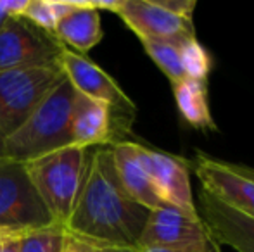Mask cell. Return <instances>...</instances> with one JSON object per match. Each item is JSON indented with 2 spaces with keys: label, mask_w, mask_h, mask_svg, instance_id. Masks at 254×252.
<instances>
[{
  "label": "cell",
  "mask_w": 254,
  "mask_h": 252,
  "mask_svg": "<svg viewBox=\"0 0 254 252\" xmlns=\"http://www.w3.org/2000/svg\"><path fill=\"white\" fill-rule=\"evenodd\" d=\"M107 252H137V247L135 249H109Z\"/></svg>",
  "instance_id": "27"
},
{
  "label": "cell",
  "mask_w": 254,
  "mask_h": 252,
  "mask_svg": "<svg viewBox=\"0 0 254 252\" xmlns=\"http://www.w3.org/2000/svg\"><path fill=\"white\" fill-rule=\"evenodd\" d=\"M109 247H102V246H95V244L85 242L81 239L69 235L66 232V240H64V246L61 252H107Z\"/></svg>",
  "instance_id": "21"
},
{
  "label": "cell",
  "mask_w": 254,
  "mask_h": 252,
  "mask_svg": "<svg viewBox=\"0 0 254 252\" xmlns=\"http://www.w3.org/2000/svg\"><path fill=\"white\" fill-rule=\"evenodd\" d=\"M211 235L199 212H187L170 205L149 211L137 247L184 249L211 242Z\"/></svg>",
  "instance_id": "7"
},
{
  "label": "cell",
  "mask_w": 254,
  "mask_h": 252,
  "mask_svg": "<svg viewBox=\"0 0 254 252\" xmlns=\"http://www.w3.org/2000/svg\"><path fill=\"white\" fill-rule=\"evenodd\" d=\"M140 155L151 175L154 190L164 205L187 212H199L190 185V162L170 152L140 144Z\"/></svg>",
  "instance_id": "11"
},
{
  "label": "cell",
  "mask_w": 254,
  "mask_h": 252,
  "mask_svg": "<svg viewBox=\"0 0 254 252\" xmlns=\"http://www.w3.org/2000/svg\"><path fill=\"white\" fill-rule=\"evenodd\" d=\"M63 78L61 66L0 71V140L23 125Z\"/></svg>",
  "instance_id": "4"
},
{
  "label": "cell",
  "mask_w": 254,
  "mask_h": 252,
  "mask_svg": "<svg viewBox=\"0 0 254 252\" xmlns=\"http://www.w3.org/2000/svg\"><path fill=\"white\" fill-rule=\"evenodd\" d=\"M63 49L52 33L23 16H7L0 24V71L59 66Z\"/></svg>",
  "instance_id": "6"
},
{
  "label": "cell",
  "mask_w": 254,
  "mask_h": 252,
  "mask_svg": "<svg viewBox=\"0 0 254 252\" xmlns=\"http://www.w3.org/2000/svg\"><path fill=\"white\" fill-rule=\"evenodd\" d=\"M73 10L71 0H30L23 17L33 23L35 26L52 33L56 24Z\"/></svg>",
  "instance_id": "19"
},
{
  "label": "cell",
  "mask_w": 254,
  "mask_h": 252,
  "mask_svg": "<svg viewBox=\"0 0 254 252\" xmlns=\"http://www.w3.org/2000/svg\"><path fill=\"white\" fill-rule=\"evenodd\" d=\"M145 54L152 59L154 64L168 76L171 83L185 78L184 67L180 61V49L177 44L161 40H140Z\"/></svg>",
  "instance_id": "18"
},
{
  "label": "cell",
  "mask_w": 254,
  "mask_h": 252,
  "mask_svg": "<svg viewBox=\"0 0 254 252\" xmlns=\"http://www.w3.org/2000/svg\"><path fill=\"white\" fill-rule=\"evenodd\" d=\"M57 225L26 175L23 162L0 159V228L31 232Z\"/></svg>",
  "instance_id": "5"
},
{
  "label": "cell",
  "mask_w": 254,
  "mask_h": 252,
  "mask_svg": "<svg viewBox=\"0 0 254 252\" xmlns=\"http://www.w3.org/2000/svg\"><path fill=\"white\" fill-rule=\"evenodd\" d=\"M177 109L184 121L195 130H216L207 99V83L184 78L171 83Z\"/></svg>",
  "instance_id": "16"
},
{
  "label": "cell",
  "mask_w": 254,
  "mask_h": 252,
  "mask_svg": "<svg viewBox=\"0 0 254 252\" xmlns=\"http://www.w3.org/2000/svg\"><path fill=\"white\" fill-rule=\"evenodd\" d=\"M88 151L90 149L67 145L51 154L23 162L38 197L52 214L54 221L61 226L67 223L80 194Z\"/></svg>",
  "instance_id": "3"
},
{
  "label": "cell",
  "mask_w": 254,
  "mask_h": 252,
  "mask_svg": "<svg viewBox=\"0 0 254 252\" xmlns=\"http://www.w3.org/2000/svg\"><path fill=\"white\" fill-rule=\"evenodd\" d=\"M59 66L71 87L81 95L107 102L121 118L131 121L135 114V104L121 90L116 80L109 76L102 67L88 57L64 47L59 57Z\"/></svg>",
  "instance_id": "9"
},
{
  "label": "cell",
  "mask_w": 254,
  "mask_h": 252,
  "mask_svg": "<svg viewBox=\"0 0 254 252\" xmlns=\"http://www.w3.org/2000/svg\"><path fill=\"white\" fill-rule=\"evenodd\" d=\"M66 240V230L61 225L26 232L19 240V252H61Z\"/></svg>",
  "instance_id": "20"
},
{
  "label": "cell",
  "mask_w": 254,
  "mask_h": 252,
  "mask_svg": "<svg viewBox=\"0 0 254 252\" xmlns=\"http://www.w3.org/2000/svg\"><path fill=\"white\" fill-rule=\"evenodd\" d=\"M114 14L140 40H161L180 45L195 37L194 21L170 12L157 0H120Z\"/></svg>",
  "instance_id": "8"
},
{
  "label": "cell",
  "mask_w": 254,
  "mask_h": 252,
  "mask_svg": "<svg viewBox=\"0 0 254 252\" xmlns=\"http://www.w3.org/2000/svg\"><path fill=\"white\" fill-rule=\"evenodd\" d=\"M149 209L128 197L118 180L111 145L88 151L80 194L67 223L69 235L109 249H135Z\"/></svg>",
  "instance_id": "1"
},
{
  "label": "cell",
  "mask_w": 254,
  "mask_h": 252,
  "mask_svg": "<svg viewBox=\"0 0 254 252\" xmlns=\"http://www.w3.org/2000/svg\"><path fill=\"white\" fill-rule=\"evenodd\" d=\"M7 17V12H5V9H3V2L0 0V24H2V21Z\"/></svg>",
  "instance_id": "26"
},
{
  "label": "cell",
  "mask_w": 254,
  "mask_h": 252,
  "mask_svg": "<svg viewBox=\"0 0 254 252\" xmlns=\"http://www.w3.org/2000/svg\"><path fill=\"white\" fill-rule=\"evenodd\" d=\"M199 216L211 239L218 246H228L235 252H254V218L199 190Z\"/></svg>",
  "instance_id": "13"
},
{
  "label": "cell",
  "mask_w": 254,
  "mask_h": 252,
  "mask_svg": "<svg viewBox=\"0 0 254 252\" xmlns=\"http://www.w3.org/2000/svg\"><path fill=\"white\" fill-rule=\"evenodd\" d=\"M76 90L66 76L47 94L16 131L0 140V159L28 162L71 142V112Z\"/></svg>",
  "instance_id": "2"
},
{
  "label": "cell",
  "mask_w": 254,
  "mask_h": 252,
  "mask_svg": "<svg viewBox=\"0 0 254 252\" xmlns=\"http://www.w3.org/2000/svg\"><path fill=\"white\" fill-rule=\"evenodd\" d=\"M137 252H221L220 246L214 240L202 246L184 247V249H161V247H137Z\"/></svg>",
  "instance_id": "22"
},
{
  "label": "cell",
  "mask_w": 254,
  "mask_h": 252,
  "mask_svg": "<svg viewBox=\"0 0 254 252\" xmlns=\"http://www.w3.org/2000/svg\"><path fill=\"white\" fill-rule=\"evenodd\" d=\"M23 237V235H21ZM21 237H17V239L10 240V242L3 244L2 247H0V252H19V240Z\"/></svg>",
  "instance_id": "24"
},
{
  "label": "cell",
  "mask_w": 254,
  "mask_h": 252,
  "mask_svg": "<svg viewBox=\"0 0 254 252\" xmlns=\"http://www.w3.org/2000/svg\"><path fill=\"white\" fill-rule=\"evenodd\" d=\"M113 162L121 187L142 207L152 209L164 205L154 190L151 175L140 155V144L131 140H120L111 145Z\"/></svg>",
  "instance_id": "14"
},
{
  "label": "cell",
  "mask_w": 254,
  "mask_h": 252,
  "mask_svg": "<svg viewBox=\"0 0 254 252\" xmlns=\"http://www.w3.org/2000/svg\"><path fill=\"white\" fill-rule=\"evenodd\" d=\"M190 164L201 189L254 218V182L237 171L234 162L221 161L197 151Z\"/></svg>",
  "instance_id": "12"
},
{
  "label": "cell",
  "mask_w": 254,
  "mask_h": 252,
  "mask_svg": "<svg viewBox=\"0 0 254 252\" xmlns=\"http://www.w3.org/2000/svg\"><path fill=\"white\" fill-rule=\"evenodd\" d=\"M178 49H180V61L185 78L207 83V76L214 67V59L211 52L195 37L182 42Z\"/></svg>",
  "instance_id": "17"
},
{
  "label": "cell",
  "mask_w": 254,
  "mask_h": 252,
  "mask_svg": "<svg viewBox=\"0 0 254 252\" xmlns=\"http://www.w3.org/2000/svg\"><path fill=\"white\" fill-rule=\"evenodd\" d=\"M26 232H17V230H9V228H0V247L3 246V244L10 242V240L17 239V237L24 235Z\"/></svg>",
  "instance_id": "23"
},
{
  "label": "cell",
  "mask_w": 254,
  "mask_h": 252,
  "mask_svg": "<svg viewBox=\"0 0 254 252\" xmlns=\"http://www.w3.org/2000/svg\"><path fill=\"white\" fill-rule=\"evenodd\" d=\"M73 10L66 14L56 24L52 35L69 50L76 54H87L101 44L104 31L101 12L94 7V0H71Z\"/></svg>",
  "instance_id": "15"
},
{
  "label": "cell",
  "mask_w": 254,
  "mask_h": 252,
  "mask_svg": "<svg viewBox=\"0 0 254 252\" xmlns=\"http://www.w3.org/2000/svg\"><path fill=\"white\" fill-rule=\"evenodd\" d=\"M128 119L121 118L107 102L76 92L71 112V142L81 149L107 147L120 142L118 135L130 130Z\"/></svg>",
  "instance_id": "10"
},
{
  "label": "cell",
  "mask_w": 254,
  "mask_h": 252,
  "mask_svg": "<svg viewBox=\"0 0 254 252\" xmlns=\"http://www.w3.org/2000/svg\"><path fill=\"white\" fill-rule=\"evenodd\" d=\"M234 166H235L237 171H241L242 175L248 176V178H251L254 182V168H251V166H246V164H235V162H234Z\"/></svg>",
  "instance_id": "25"
}]
</instances>
